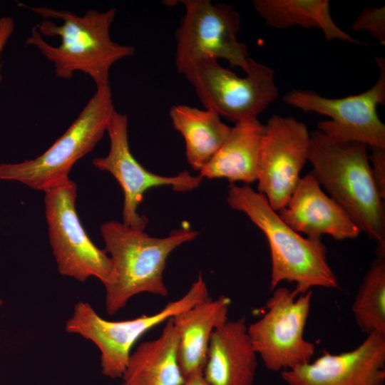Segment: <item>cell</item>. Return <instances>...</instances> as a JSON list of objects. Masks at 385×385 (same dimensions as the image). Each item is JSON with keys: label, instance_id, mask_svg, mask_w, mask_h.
<instances>
[{"label": "cell", "instance_id": "cell-18", "mask_svg": "<svg viewBox=\"0 0 385 385\" xmlns=\"http://www.w3.org/2000/svg\"><path fill=\"white\" fill-rule=\"evenodd\" d=\"M265 127L257 118L235 123L222 146L200 171L204 178H226L230 183L257 181Z\"/></svg>", "mask_w": 385, "mask_h": 385}, {"label": "cell", "instance_id": "cell-22", "mask_svg": "<svg viewBox=\"0 0 385 385\" xmlns=\"http://www.w3.org/2000/svg\"><path fill=\"white\" fill-rule=\"evenodd\" d=\"M351 310L363 333L385 336V257L376 256L371 262L359 285Z\"/></svg>", "mask_w": 385, "mask_h": 385}, {"label": "cell", "instance_id": "cell-26", "mask_svg": "<svg viewBox=\"0 0 385 385\" xmlns=\"http://www.w3.org/2000/svg\"><path fill=\"white\" fill-rule=\"evenodd\" d=\"M181 385H211L204 378L202 374H194L186 377Z\"/></svg>", "mask_w": 385, "mask_h": 385}, {"label": "cell", "instance_id": "cell-23", "mask_svg": "<svg viewBox=\"0 0 385 385\" xmlns=\"http://www.w3.org/2000/svg\"><path fill=\"white\" fill-rule=\"evenodd\" d=\"M351 29L354 31H367L385 45V6L364 9L354 21Z\"/></svg>", "mask_w": 385, "mask_h": 385}, {"label": "cell", "instance_id": "cell-9", "mask_svg": "<svg viewBox=\"0 0 385 385\" xmlns=\"http://www.w3.org/2000/svg\"><path fill=\"white\" fill-rule=\"evenodd\" d=\"M312 294V290L299 294L294 289L277 287L267 301L265 314L247 326L254 349L268 370L282 372L312 360L315 346L304 334Z\"/></svg>", "mask_w": 385, "mask_h": 385}, {"label": "cell", "instance_id": "cell-1", "mask_svg": "<svg viewBox=\"0 0 385 385\" xmlns=\"http://www.w3.org/2000/svg\"><path fill=\"white\" fill-rule=\"evenodd\" d=\"M21 5L44 19L63 21L61 25L43 21L32 28L26 41L53 63L57 78L69 79L74 72L81 71L93 79L96 88L109 86L113 65L135 53L133 46L116 43L111 37L115 8L103 12L88 9L78 16L68 11Z\"/></svg>", "mask_w": 385, "mask_h": 385}, {"label": "cell", "instance_id": "cell-6", "mask_svg": "<svg viewBox=\"0 0 385 385\" xmlns=\"http://www.w3.org/2000/svg\"><path fill=\"white\" fill-rule=\"evenodd\" d=\"M207 298V284L200 274L180 299L153 314L132 319L106 320L90 304L79 302L66 323V331L95 344L101 352L102 374L111 379L120 378L125 371L133 345L145 333Z\"/></svg>", "mask_w": 385, "mask_h": 385}, {"label": "cell", "instance_id": "cell-21", "mask_svg": "<svg viewBox=\"0 0 385 385\" xmlns=\"http://www.w3.org/2000/svg\"><path fill=\"white\" fill-rule=\"evenodd\" d=\"M255 11L270 26L287 29L300 26L320 29L328 41L361 43L334 21L328 0H254Z\"/></svg>", "mask_w": 385, "mask_h": 385}, {"label": "cell", "instance_id": "cell-10", "mask_svg": "<svg viewBox=\"0 0 385 385\" xmlns=\"http://www.w3.org/2000/svg\"><path fill=\"white\" fill-rule=\"evenodd\" d=\"M45 213L53 254L61 274L85 282L108 283L111 262L86 234L76 209L77 185L68 178L44 191Z\"/></svg>", "mask_w": 385, "mask_h": 385}, {"label": "cell", "instance_id": "cell-17", "mask_svg": "<svg viewBox=\"0 0 385 385\" xmlns=\"http://www.w3.org/2000/svg\"><path fill=\"white\" fill-rule=\"evenodd\" d=\"M231 300L209 297L172 318L178 334V355L185 378L202 374L213 332L228 320Z\"/></svg>", "mask_w": 385, "mask_h": 385}, {"label": "cell", "instance_id": "cell-15", "mask_svg": "<svg viewBox=\"0 0 385 385\" xmlns=\"http://www.w3.org/2000/svg\"><path fill=\"white\" fill-rule=\"evenodd\" d=\"M277 212L291 228L308 237L329 235L343 240L354 239L361 232L342 207L322 190L311 173L301 178L286 205Z\"/></svg>", "mask_w": 385, "mask_h": 385}, {"label": "cell", "instance_id": "cell-4", "mask_svg": "<svg viewBox=\"0 0 385 385\" xmlns=\"http://www.w3.org/2000/svg\"><path fill=\"white\" fill-rule=\"evenodd\" d=\"M227 201L233 210L244 212L266 236L271 255L272 291L284 281L294 282V289L299 294L315 287L338 288L321 238L302 237L280 218L263 194L248 185L230 183Z\"/></svg>", "mask_w": 385, "mask_h": 385}, {"label": "cell", "instance_id": "cell-2", "mask_svg": "<svg viewBox=\"0 0 385 385\" xmlns=\"http://www.w3.org/2000/svg\"><path fill=\"white\" fill-rule=\"evenodd\" d=\"M358 142L334 138L317 130L310 133L307 160L311 174L385 257L384 198L375 183L367 152Z\"/></svg>", "mask_w": 385, "mask_h": 385}, {"label": "cell", "instance_id": "cell-20", "mask_svg": "<svg viewBox=\"0 0 385 385\" xmlns=\"http://www.w3.org/2000/svg\"><path fill=\"white\" fill-rule=\"evenodd\" d=\"M169 115L174 128L184 138L189 165L200 171L225 141L232 127L211 110L184 104L172 106Z\"/></svg>", "mask_w": 385, "mask_h": 385}, {"label": "cell", "instance_id": "cell-27", "mask_svg": "<svg viewBox=\"0 0 385 385\" xmlns=\"http://www.w3.org/2000/svg\"><path fill=\"white\" fill-rule=\"evenodd\" d=\"M2 304H3V301L0 300V307L2 305Z\"/></svg>", "mask_w": 385, "mask_h": 385}, {"label": "cell", "instance_id": "cell-25", "mask_svg": "<svg viewBox=\"0 0 385 385\" xmlns=\"http://www.w3.org/2000/svg\"><path fill=\"white\" fill-rule=\"evenodd\" d=\"M14 29V22L11 17L3 16L0 18V55L8 40L13 34ZM1 78L2 77L0 73V82L1 81Z\"/></svg>", "mask_w": 385, "mask_h": 385}, {"label": "cell", "instance_id": "cell-12", "mask_svg": "<svg viewBox=\"0 0 385 385\" xmlns=\"http://www.w3.org/2000/svg\"><path fill=\"white\" fill-rule=\"evenodd\" d=\"M128 120L125 114L113 112L106 132L110 140L108 153L94 158L93 165L100 170L110 173L120 185L123 195V223L145 228L148 219L137 210L144 194L150 188L170 186L176 192H188L197 188L203 180L183 171L175 176H163L144 168L133 155L128 143Z\"/></svg>", "mask_w": 385, "mask_h": 385}, {"label": "cell", "instance_id": "cell-16", "mask_svg": "<svg viewBox=\"0 0 385 385\" xmlns=\"http://www.w3.org/2000/svg\"><path fill=\"white\" fill-rule=\"evenodd\" d=\"M257 358L246 319L227 320L212 334L202 376L211 385H252Z\"/></svg>", "mask_w": 385, "mask_h": 385}, {"label": "cell", "instance_id": "cell-5", "mask_svg": "<svg viewBox=\"0 0 385 385\" xmlns=\"http://www.w3.org/2000/svg\"><path fill=\"white\" fill-rule=\"evenodd\" d=\"M115 111L109 86L96 88L78 116L41 155L18 163H1L0 179L43 192L68 178L74 164L103 138Z\"/></svg>", "mask_w": 385, "mask_h": 385}, {"label": "cell", "instance_id": "cell-14", "mask_svg": "<svg viewBox=\"0 0 385 385\" xmlns=\"http://www.w3.org/2000/svg\"><path fill=\"white\" fill-rule=\"evenodd\" d=\"M280 373L288 385H384L385 336L368 334L350 351H324L314 361Z\"/></svg>", "mask_w": 385, "mask_h": 385}, {"label": "cell", "instance_id": "cell-7", "mask_svg": "<svg viewBox=\"0 0 385 385\" xmlns=\"http://www.w3.org/2000/svg\"><path fill=\"white\" fill-rule=\"evenodd\" d=\"M185 14L175 31V65L185 74L206 60H226L245 73L248 66L247 46L237 39L241 16L231 4L210 0H183Z\"/></svg>", "mask_w": 385, "mask_h": 385}, {"label": "cell", "instance_id": "cell-19", "mask_svg": "<svg viewBox=\"0 0 385 385\" xmlns=\"http://www.w3.org/2000/svg\"><path fill=\"white\" fill-rule=\"evenodd\" d=\"M178 347V334L170 318L159 337L141 343L131 353L123 385H181L185 378Z\"/></svg>", "mask_w": 385, "mask_h": 385}, {"label": "cell", "instance_id": "cell-8", "mask_svg": "<svg viewBox=\"0 0 385 385\" xmlns=\"http://www.w3.org/2000/svg\"><path fill=\"white\" fill-rule=\"evenodd\" d=\"M246 76L210 59L194 65L185 74L205 108L235 123L257 118L278 95L274 71L249 58Z\"/></svg>", "mask_w": 385, "mask_h": 385}, {"label": "cell", "instance_id": "cell-24", "mask_svg": "<svg viewBox=\"0 0 385 385\" xmlns=\"http://www.w3.org/2000/svg\"><path fill=\"white\" fill-rule=\"evenodd\" d=\"M369 155L372 174L381 197L385 198V148L371 147Z\"/></svg>", "mask_w": 385, "mask_h": 385}, {"label": "cell", "instance_id": "cell-13", "mask_svg": "<svg viewBox=\"0 0 385 385\" xmlns=\"http://www.w3.org/2000/svg\"><path fill=\"white\" fill-rule=\"evenodd\" d=\"M265 127L257 191L277 212L286 205L301 179L310 133L303 122L293 117L272 115Z\"/></svg>", "mask_w": 385, "mask_h": 385}, {"label": "cell", "instance_id": "cell-11", "mask_svg": "<svg viewBox=\"0 0 385 385\" xmlns=\"http://www.w3.org/2000/svg\"><path fill=\"white\" fill-rule=\"evenodd\" d=\"M379 76L366 91L340 98H330L310 91L293 90L283 96L286 104L305 113L330 118L317 123L318 130L334 138L385 148V125L377 113L385 105V58L376 56Z\"/></svg>", "mask_w": 385, "mask_h": 385}, {"label": "cell", "instance_id": "cell-3", "mask_svg": "<svg viewBox=\"0 0 385 385\" xmlns=\"http://www.w3.org/2000/svg\"><path fill=\"white\" fill-rule=\"evenodd\" d=\"M100 229L111 262L110 279L104 284L109 315L117 313L140 293L166 297L168 292L163 272L168 257L198 235L196 230L181 228L164 237H151L144 232L145 228L117 221L106 222Z\"/></svg>", "mask_w": 385, "mask_h": 385}]
</instances>
